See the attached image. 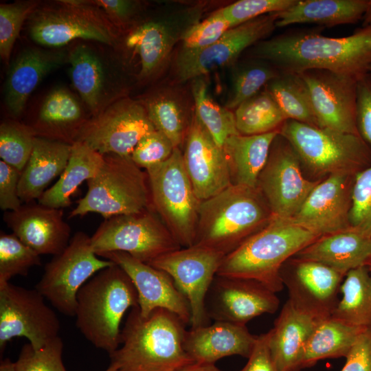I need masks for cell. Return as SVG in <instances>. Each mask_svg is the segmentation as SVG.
<instances>
[{"instance_id":"8992f818","label":"cell","mask_w":371,"mask_h":371,"mask_svg":"<svg viewBox=\"0 0 371 371\" xmlns=\"http://www.w3.org/2000/svg\"><path fill=\"white\" fill-rule=\"evenodd\" d=\"M87 183V192L77 201L69 218L98 213L106 219L152 206L147 174L131 157L104 155L100 171Z\"/></svg>"},{"instance_id":"484cf974","label":"cell","mask_w":371,"mask_h":371,"mask_svg":"<svg viewBox=\"0 0 371 371\" xmlns=\"http://www.w3.org/2000/svg\"><path fill=\"white\" fill-rule=\"evenodd\" d=\"M289 300L269 333V347L278 371H299L304 346L319 321Z\"/></svg>"},{"instance_id":"7dc6e473","label":"cell","mask_w":371,"mask_h":371,"mask_svg":"<svg viewBox=\"0 0 371 371\" xmlns=\"http://www.w3.org/2000/svg\"><path fill=\"white\" fill-rule=\"evenodd\" d=\"M297 0H240L220 10L234 27L267 14L283 11L292 6Z\"/></svg>"},{"instance_id":"603a6c76","label":"cell","mask_w":371,"mask_h":371,"mask_svg":"<svg viewBox=\"0 0 371 371\" xmlns=\"http://www.w3.org/2000/svg\"><path fill=\"white\" fill-rule=\"evenodd\" d=\"M63 216V209L32 201L16 210L5 212L3 221L14 234L38 254L55 256L71 240V227Z\"/></svg>"},{"instance_id":"83f0119b","label":"cell","mask_w":371,"mask_h":371,"mask_svg":"<svg viewBox=\"0 0 371 371\" xmlns=\"http://www.w3.org/2000/svg\"><path fill=\"white\" fill-rule=\"evenodd\" d=\"M71 144L36 137L31 155L21 172L19 195L23 203L35 201L56 177L69 161Z\"/></svg>"},{"instance_id":"db71d44e","label":"cell","mask_w":371,"mask_h":371,"mask_svg":"<svg viewBox=\"0 0 371 371\" xmlns=\"http://www.w3.org/2000/svg\"><path fill=\"white\" fill-rule=\"evenodd\" d=\"M239 371H278L269 347V333L258 335L246 365Z\"/></svg>"},{"instance_id":"680465c9","label":"cell","mask_w":371,"mask_h":371,"mask_svg":"<svg viewBox=\"0 0 371 371\" xmlns=\"http://www.w3.org/2000/svg\"><path fill=\"white\" fill-rule=\"evenodd\" d=\"M363 26L368 25L371 21V0L368 1V6L363 16Z\"/></svg>"},{"instance_id":"bcb514c9","label":"cell","mask_w":371,"mask_h":371,"mask_svg":"<svg viewBox=\"0 0 371 371\" xmlns=\"http://www.w3.org/2000/svg\"><path fill=\"white\" fill-rule=\"evenodd\" d=\"M349 222L350 227L371 238V165L355 176Z\"/></svg>"},{"instance_id":"91938a15","label":"cell","mask_w":371,"mask_h":371,"mask_svg":"<svg viewBox=\"0 0 371 371\" xmlns=\"http://www.w3.org/2000/svg\"><path fill=\"white\" fill-rule=\"evenodd\" d=\"M105 371H118V370L115 365L111 363L109 368Z\"/></svg>"},{"instance_id":"44dd1931","label":"cell","mask_w":371,"mask_h":371,"mask_svg":"<svg viewBox=\"0 0 371 371\" xmlns=\"http://www.w3.org/2000/svg\"><path fill=\"white\" fill-rule=\"evenodd\" d=\"M182 153L185 169L201 201L232 184L223 148L216 144L195 112L189 124Z\"/></svg>"},{"instance_id":"ffe728a7","label":"cell","mask_w":371,"mask_h":371,"mask_svg":"<svg viewBox=\"0 0 371 371\" xmlns=\"http://www.w3.org/2000/svg\"><path fill=\"white\" fill-rule=\"evenodd\" d=\"M355 176L339 172L320 181L289 220L318 237L350 227L349 214Z\"/></svg>"},{"instance_id":"f546056e","label":"cell","mask_w":371,"mask_h":371,"mask_svg":"<svg viewBox=\"0 0 371 371\" xmlns=\"http://www.w3.org/2000/svg\"><path fill=\"white\" fill-rule=\"evenodd\" d=\"M279 130L253 135H235L228 137L222 148L230 172L232 183L257 188L272 144Z\"/></svg>"},{"instance_id":"d6a6232c","label":"cell","mask_w":371,"mask_h":371,"mask_svg":"<svg viewBox=\"0 0 371 371\" xmlns=\"http://www.w3.org/2000/svg\"><path fill=\"white\" fill-rule=\"evenodd\" d=\"M366 330L332 317L319 320L304 346L299 371L322 359L346 358Z\"/></svg>"},{"instance_id":"ee69618b","label":"cell","mask_w":371,"mask_h":371,"mask_svg":"<svg viewBox=\"0 0 371 371\" xmlns=\"http://www.w3.org/2000/svg\"><path fill=\"white\" fill-rule=\"evenodd\" d=\"M36 1H16L0 5V55L8 63L12 47L25 19L36 9Z\"/></svg>"},{"instance_id":"be15d7a7","label":"cell","mask_w":371,"mask_h":371,"mask_svg":"<svg viewBox=\"0 0 371 371\" xmlns=\"http://www.w3.org/2000/svg\"><path fill=\"white\" fill-rule=\"evenodd\" d=\"M369 24H370V25H371V21L370 22V23H369ZM369 24H368V25H369Z\"/></svg>"},{"instance_id":"60d3db41","label":"cell","mask_w":371,"mask_h":371,"mask_svg":"<svg viewBox=\"0 0 371 371\" xmlns=\"http://www.w3.org/2000/svg\"><path fill=\"white\" fill-rule=\"evenodd\" d=\"M146 109L155 128L163 133L175 148H180L189 126L179 103L172 98L159 95L148 100Z\"/></svg>"},{"instance_id":"9c48e42d","label":"cell","mask_w":371,"mask_h":371,"mask_svg":"<svg viewBox=\"0 0 371 371\" xmlns=\"http://www.w3.org/2000/svg\"><path fill=\"white\" fill-rule=\"evenodd\" d=\"M91 244L97 256L122 251L147 264L181 248L153 206L104 219L91 236Z\"/></svg>"},{"instance_id":"816d5d0a","label":"cell","mask_w":371,"mask_h":371,"mask_svg":"<svg viewBox=\"0 0 371 371\" xmlns=\"http://www.w3.org/2000/svg\"><path fill=\"white\" fill-rule=\"evenodd\" d=\"M21 171L0 161V208L8 212L19 209L22 205L19 195Z\"/></svg>"},{"instance_id":"4316f807","label":"cell","mask_w":371,"mask_h":371,"mask_svg":"<svg viewBox=\"0 0 371 371\" xmlns=\"http://www.w3.org/2000/svg\"><path fill=\"white\" fill-rule=\"evenodd\" d=\"M63 59L60 52L37 48L27 49L16 57L10 67L5 86V102L12 116L21 115L32 92Z\"/></svg>"},{"instance_id":"d590c367","label":"cell","mask_w":371,"mask_h":371,"mask_svg":"<svg viewBox=\"0 0 371 371\" xmlns=\"http://www.w3.org/2000/svg\"><path fill=\"white\" fill-rule=\"evenodd\" d=\"M174 43L173 36L163 23L146 22L132 31L126 39V46L139 56L140 76L153 75L163 64Z\"/></svg>"},{"instance_id":"f1b7e54d","label":"cell","mask_w":371,"mask_h":371,"mask_svg":"<svg viewBox=\"0 0 371 371\" xmlns=\"http://www.w3.org/2000/svg\"><path fill=\"white\" fill-rule=\"evenodd\" d=\"M87 120L72 94L58 88L47 95L34 122L28 126L37 137L73 144Z\"/></svg>"},{"instance_id":"f35d334b","label":"cell","mask_w":371,"mask_h":371,"mask_svg":"<svg viewBox=\"0 0 371 371\" xmlns=\"http://www.w3.org/2000/svg\"><path fill=\"white\" fill-rule=\"evenodd\" d=\"M192 93L195 113L217 144L222 147L228 137L240 134L236 128L234 113L221 106L210 97L207 84L201 77L193 79Z\"/></svg>"},{"instance_id":"f5cc1de1","label":"cell","mask_w":371,"mask_h":371,"mask_svg":"<svg viewBox=\"0 0 371 371\" xmlns=\"http://www.w3.org/2000/svg\"><path fill=\"white\" fill-rule=\"evenodd\" d=\"M346 359L341 371H371V330L359 336Z\"/></svg>"},{"instance_id":"4fadbf2b","label":"cell","mask_w":371,"mask_h":371,"mask_svg":"<svg viewBox=\"0 0 371 371\" xmlns=\"http://www.w3.org/2000/svg\"><path fill=\"white\" fill-rule=\"evenodd\" d=\"M155 129L146 106L124 99L89 119L76 142L87 144L102 155L131 157L139 141Z\"/></svg>"},{"instance_id":"836d02e7","label":"cell","mask_w":371,"mask_h":371,"mask_svg":"<svg viewBox=\"0 0 371 371\" xmlns=\"http://www.w3.org/2000/svg\"><path fill=\"white\" fill-rule=\"evenodd\" d=\"M342 296L330 317L371 330V272L368 266L352 269L340 287Z\"/></svg>"},{"instance_id":"e0dca14e","label":"cell","mask_w":371,"mask_h":371,"mask_svg":"<svg viewBox=\"0 0 371 371\" xmlns=\"http://www.w3.org/2000/svg\"><path fill=\"white\" fill-rule=\"evenodd\" d=\"M280 277L289 300L299 310L322 319L334 312L345 276L320 262L295 257L285 262Z\"/></svg>"},{"instance_id":"f907efd6","label":"cell","mask_w":371,"mask_h":371,"mask_svg":"<svg viewBox=\"0 0 371 371\" xmlns=\"http://www.w3.org/2000/svg\"><path fill=\"white\" fill-rule=\"evenodd\" d=\"M356 120L359 135L371 147V72L357 82Z\"/></svg>"},{"instance_id":"74e56055","label":"cell","mask_w":371,"mask_h":371,"mask_svg":"<svg viewBox=\"0 0 371 371\" xmlns=\"http://www.w3.org/2000/svg\"><path fill=\"white\" fill-rule=\"evenodd\" d=\"M234 113L238 131L245 135L280 130L286 120L278 103L265 88L240 104Z\"/></svg>"},{"instance_id":"30bf717a","label":"cell","mask_w":371,"mask_h":371,"mask_svg":"<svg viewBox=\"0 0 371 371\" xmlns=\"http://www.w3.org/2000/svg\"><path fill=\"white\" fill-rule=\"evenodd\" d=\"M98 256L91 237L77 232L67 247L45 265L35 289L60 313L75 316L80 288L95 273L114 264Z\"/></svg>"},{"instance_id":"5bb4252c","label":"cell","mask_w":371,"mask_h":371,"mask_svg":"<svg viewBox=\"0 0 371 371\" xmlns=\"http://www.w3.org/2000/svg\"><path fill=\"white\" fill-rule=\"evenodd\" d=\"M225 256L211 249L194 245L164 254L148 263L168 273L187 300L190 309V328L207 324L206 297Z\"/></svg>"},{"instance_id":"681fc988","label":"cell","mask_w":371,"mask_h":371,"mask_svg":"<svg viewBox=\"0 0 371 371\" xmlns=\"http://www.w3.org/2000/svg\"><path fill=\"white\" fill-rule=\"evenodd\" d=\"M175 148L171 141L155 129L139 141L131 158L138 167L147 170L167 160Z\"/></svg>"},{"instance_id":"6125c7cd","label":"cell","mask_w":371,"mask_h":371,"mask_svg":"<svg viewBox=\"0 0 371 371\" xmlns=\"http://www.w3.org/2000/svg\"><path fill=\"white\" fill-rule=\"evenodd\" d=\"M370 72H371V67H370Z\"/></svg>"},{"instance_id":"52a82bcc","label":"cell","mask_w":371,"mask_h":371,"mask_svg":"<svg viewBox=\"0 0 371 371\" xmlns=\"http://www.w3.org/2000/svg\"><path fill=\"white\" fill-rule=\"evenodd\" d=\"M279 133L317 175H356L371 165V147L359 135L286 120Z\"/></svg>"},{"instance_id":"1f68e13d","label":"cell","mask_w":371,"mask_h":371,"mask_svg":"<svg viewBox=\"0 0 371 371\" xmlns=\"http://www.w3.org/2000/svg\"><path fill=\"white\" fill-rule=\"evenodd\" d=\"M104 163V155L87 144L76 142L71 144L67 164L56 182L47 188L38 203L47 207L64 209L71 203V196L85 181L94 177Z\"/></svg>"},{"instance_id":"5b68a950","label":"cell","mask_w":371,"mask_h":371,"mask_svg":"<svg viewBox=\"0 0 371 371\" xmlns=\"http://www.w3.org/2000/svg\"><path fill=\"white\" fill-rule=\"evenodd\" d=\"M135 306L137 290L127 273L114 263L79 290L76 325L95 347L110 355L120 346V324L125 313Z\"/></svg>"},{"instance_id":"7bdbcfd3","label":"cell","mask_w":371,"mask_h":371,"mask_svg":"<svg viewBox=\"0 0 371 371\" xmlns=\"http://www.w3.org/2000/svg\"><path fill=\"white\" fill-rule=\"evenodd\" d=\"M36 136L27 124L16 121L0 125V157L8 164L23 171L33 149Z\"/></svg>"},{"instance_id":"d6986e66","label":"cell","mask_w":371,"mask_h":371,"mask_svg":"<svg viewBox=\"0 0 371 371\" xmlns=\"http://www.w3.org/2000/svg\"><path fill=\"white\" fill-rule=\"evenodd\" d=\"M276 293L252 279L216 275L207 293L206 312L215 321L246 325L256 317L276 312L280 300Z\"/></svg>"},{"instance_id":"ac0fdd59","label":"cell","mask_w":371,"mask_h":371,"mask_svg":"<svg viewBox=\"0 0 371 371\" xmlns=\"http://www.w3.org/2000/svg\"><path fill=\"white\" fill-rule=\"evenodd\" d=\"M299 74L308 88L319 126L359 135L356 120L359 80L323 69Z\"/></svg>"},{"instance_id":"8d00e7d4","label":"cell","mask_w":371,"mask_h":371,"mask_svg":"<svg viewBox=\"0 0 371 371\" xmlns=\"http://www.w3.org/2000/svg\"><path fill=\"white\" fill-rule=\"evenodd\" d=\"M265 89L275 99L286 120L319 126L308 88L300 74L281 73Z\"/></svg>"},{"instance_id":"6da1fadb","label":"cell","mask_w":371,"mask_h":371,"mask_svg":"<svg viewBox=\"0 0 371 371\" xmlns=\"http://www.w3.org/2000/svg\"><path fill=\"white\" fill-rule=\"evenodd\" d=\"M251 53L281 73L323 69L359 80L371 67V25L341 38L313 32L284 34L259 41Z\"/></svg>"},{"instance_id":"ab89813d","label":"cell","mask_w":371,"mask_h":371,"mask_svg":"<svg viewBox=\"0 0 371 371\" xmlns=\"http://www.w3.org/2000/svg\"><path fill=\"white\" fill-rule=\"evenodd\" d=\"M280 74L281 71L275 66L260 59L238 67L233 73L232 90L226 108L235 110Z\"/></svg>"},{"instance_id":"3957f363","label":"cell","mask_w":371,"mask_h":371,"mask_svg":"<svg viewBox=\"0 0 371 371\" xmlns=\"http://www.w3.org/2000/svg\"><path fill=\"white\" fill-rule=\"evenodd\" d=\"M318 238L289 219L272 216L265 227L225 256L216 275L252 279L274 293L281 291L283 265Z\"/></svg>"},{"instance_id":"e575fe53","label":"cell","mask_w":371,"mask_h":371,"mask_svg":"<svg viewBox=\"0 0 371 371\" xmlns=\"http://www.w3.org/2000/svg\"><path fill=\"white\" fill-rule=\"evenodd\" d=\"M69 62L74 87L93 115L98 114L105 82L100 58L87 46L80 44L70 52Z\"/></svg>"},{"instance_id":"11a10c76","label":"cell","mask_w":371,"mask_h":371,"mask_svg":"<svg viewBox=\"0 0 371 371\" xmlns=\"http://www.w3.org/2000/svg\"><path fill=\"white\" fill-rule=\"evenodd\" d=\"M87 2L101 8L110 18L119 22L128 19L135 10V3L127 0H97Z\"/></svg>"},{"instance_id":"6f0895ef","label":"cell","mask_w":371,"mask_h":371,"mask_svg":"<svg viewBox=\"0 0 371 371\" xmlns=\"http://www.w3.org/2000/svg\"><path fill=\"white\" fill-rule=\"evenodd\" d=\"M0 371H16L15 362H12L9 358L1 361Z\"/></svg>"},{"instance_id":"cb8c5ba5","label":"cell","mask_w":371,"mask_h":371,"mask_svg":"<svg viewBox=\"0 0 371 371\" xmlns=\"http://www.w3.org/2000/svg\"><path fill=\"white\" fill-rule=\"evenodd\" d=\"M257 337L249 333L246 325L215 321L211 325L186 330L183 347L194 362L215 363L232 355L248 359Z\"/></svg>"},{"instance_id":"ba28073f","label":"cell","mask_w":371,"mask_h":371,"mask_svg":"<svg viewBox=\"0 0 371 371\" xmlns=\"http://www.w3.org/2000/svg\"><path fill=\"white\" fill-rule=\"evenodd\" d=\"M146 172L153 209L181 247L194 245L201 201L188 176L180 148Z\"/></svg>"},{"instance_id":"8fae6325","label":"cell","mask_w":371,"mask_h":371,"mask_svg":"<svg viewBox=\"0 0 371 371\" xmlns=\"http://www.w3.org/2000/svg\"><path fill=\"white\" fill-rule=\"evenodd\" d=\"M60 321L35 289L0 284V352L12 338L23 337L39 350L58 337Z\"/></svg>"},{"instance_id":"d4e9b609","label":"cell","mask_w":371,"mask_h":371,"mask_svg":"<svg viewBox=\"0 0 371 371\" xmlns=\"http://www.w3.org/2000/svg\"><path fill=\"white\" fill-rule=\"evenodd\" d=\"M295 256L324 264L345 276L352 269L368 266L371 261V238L349 227L319 237Z\"/></svg>"},{"instance_id":"4dcf8cb0","label":"cell","mask_w":371,"mask_h":371,"mask_svg":"<svg viewBox=\"0 0 371 371\" xmlns=\"http://www.w3.org/2000/svg\"><path fill=\"white\" fill-rule=\"evenodd\" d=\"M369 0H297L289 8L277 12L276 27L297 23H316L333 27L359 21L367 10Z\"/></svg>"},{"instance_id":"b9f144b4","label":"cell","mask_w":371,"mask_h":371,"mask_svg":"<svg viewBox=\"0 0 371 371\" xmlns=\"http://www.w3.org/2000/svg\"><path fill=\"white\" fill-rule=\"evenodd\" d=\"M41 265L40 255L15 234L0 233V284L16 276H27L29 270Z\"/></svg>"},{"instance_id":"7a4b0ae2","label":"cell","mask_w":371,"mask_h":371,"mask_svg":"<svg viewBox=\"0 0 371 371\" xmlns=\"http://www.w3.org/2000/svg\"><path fill=\"white\" fill-rule=\"evenodd\" d=\"M177 315L156 308L144 317L138 306L131 308L120 346L109 357L118 371H180L194 363L183 347L186 332Z\"/></svg>"},{"instance_id":"9f6ffc18","label":"cell","mask_w":371,"mask_h":371,"mask_svg":"<svg viewBox=\"0 0 371 371\" xmlns=\"http://www.w3.org/2000/svg\"><path fill=\"white\" fill-rule=\"evenodd\" d=\"M180 371H221L214 363H192L181 369Z\"/></svg>"},{"instance_id":"f6af8a7d","label":"cell","mask_w":371,"mask_h":371,"mask_svg":"<svg viewBox=\"0 0 371 371\" xmlns=\"http://www.w3.org/2000/svg\"><path fill=\"white\" fill-rule=\"evenodd\" d=\"M63 342L58 336L39 350L23 346L15 361L16 371H67L62 359Z\"/></svg>"},{"instance_id":"277c9868","label":"cell","mask_w":371,"mask_h":371,"mask_svg":"<svg viewBox=\"0 0 371 371\" xmlns=\"http://www.w3.org/2000/svg\"><path fill=\"white\" fill-rule=\"evenodd\" d=\"M272 217L258 188L232 184L201 201L194 245L229 254Z\"/></svg>"},{"instance_id":"7402d4cb","label":"cell","mask_w":371,"mask_h":371,"mask_svg":"<svg viewBox=\"0 0 371 371\" xmlns=\"http://www.w3.org/2000/svg\"><path fill=\"white\" fill-rule=\"evenodd\" d=\"M100 257L120 266L129 276L138 295L140 314L148 316L156 308H165L190 324L188 302L166 271L142 262L122 251L100 254Z\"/></svg>"},{"instance_id":"7c38bea8","label":"cell","mask_w":371,"mask_h":371,"mask_svg":"<svg viewBox=\"0 0 371 371\" xmlns=\"http://www.w3.org/2000/svg\"><path fill=\"white\" fill-rule=\"evenodd\" d=\"M29 30L36 43L50 47L76 38L106 44L114 40L107 20L87 1H61L56 6L36 8L30 16Z\"/></svg>"},{"instance_id":"c3c4849f","label":"cell","mask_w":371,"mask_h":371,"mask_svg":"<svg viewBox=\"0 0 371 371\" xmlns=\"http://www.w3.org/2000/svg\"><path fill=\"white\" fill-rule=\"evenodd\" d=\"M230 28H232L230 23L218 9L183 34L182 47L189 49L206 47L218 41Z\"/></svg>"},{"instance_id":"2e32d148","label":"cell","mask_w":371,"mask_h":371,"mask_svg":"<svg viewBox=\"0 0 371 371\" xmlns=\"http://www.w3.org/2000/svg\"><path fill=\"white\" fill-rule=\"evenodd\" d=\"M276 21L277 12L267 14L230 28L206 47H182L175 60L179 80H193L234 63L245 49L266 39L276 27Z\"/></svg>"},{"instance_id":"94428289","label":"cell","mask_w":371,"mask_h":371,"mask_svg":"<svg viewBox=\"0 0 371 371\" xmlns=\"http://www.w3.org/2000/svg\"><path fill=\"white\" fill-rule=\"evenodd\" d=\"M368 268H369V270H370V272H371V261H370V264L368 265Z\"/></svg>"},{"instance_id":"9a60e30c","label":"cell","mask_w":371,"mask_h":371,"mask_svg":"<svg viewBox=\"0 0 371 371\" xmlns=\"http://www.w3.org/2000/svg\"><path fill=\"white\" fill-rule=\"evenodd\" d=\"M300 161L293 147L279 133L272 144L267 162L257 183V188L267 202L273 216L293 218L320 182L306 179Z\"/></svg>"}]
</instances>
